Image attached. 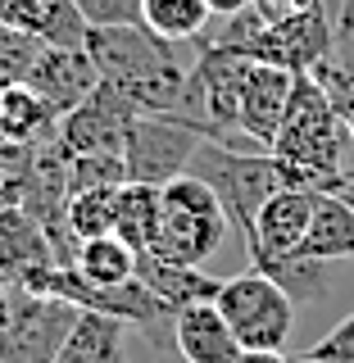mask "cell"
Wrapping results in <instances>:
<instances>
[{"instance_id":"cell-1","label":"cell","mask_w":354,"mask_h":363,"mask_svg":"<svg viewBox=\"0 0 354 363\" xmlns=\"http://www.w3.org/2000/svg\"><path fill=\"white\" fill-rule=\"evenodd\" d=\"M87 55L96 60L100 82H109L128 105H136L141 113H177L191 64H196V41L155 37L145 23L91 28Z\"/></svg>"},{"instance_id":"cell-2","label":"cell","mask_w":354,"mask_h":363,"mask_svg":"<svg viewBox=\"0 0 354 363\" xmlns=\"http://www.w3.org/2000/svg\"><path fill=\"white\" fill-rule=\"evenodd\" d=\"M350 141L354 136L336 118L323 82L314 73H295L287 118H282V132L268 150L282 168V182L300 191H341V182L350 177L345 168Z\"/></svg>"},{"instance_id":"cell-3","label":"cell","mask_w":354,"mask_h":363,"mask_svg":"<svg viewBox=\"0 0 354 363\" xmlns=\"http://www.w3.org/2000/svg\"><path fill=\"white\" fill-rule=\"evenodd\" d=\"M187 173L209 182V191L219 196L232 232L241 236V245L250 241V232H255V213L264 209V200L287 186L277 159H272L268 150H232V145L209 141V136L196 145Z\"/></svg>"},{"instance_id":"cell-4","label":"cell","mask_w":354,"mask_h":363,"mask_svg":"<svg viewBox=\"0 0 354 363\" xmlns=\"http://www.w3.org/2000/svg\"><path fill=\"white\" fill-rule=\"evenodd\" d=\"M232 232L219 196L209 191V182L182 173L168 186H159V232L150 255L173 259V264L200 268L204 259H214Z\"/></svg>"},{"instance_id":"cell-5","label":"cell","mask_w":354,"mask_h":363,"mask_svg":"<svg viewBox=\"0 0 354 363\" xmlns=\"http://www.w3.org/2000/svg\"><path fill=\"white\" fill-rule=\"evenodd\" d=\"M214 304L236 332L241 350H287L295 332V300L259 268L227 277Z\"/></svg>"},{"instance_id":"cell-6","label":"cell","mask_w":354,"mask_h":363,"mask_svg":"<svg viewBox=\"0 0 354 363\" xmlns=\"http://www.w3.org/2000/svg\"><path fill=\"white\" fill-rule=\"evenodd\" d=\"M204 141L200 128H191L177 113H141L128 132L123 145V164H128V182H145V186H168L191 168V155Z\"/></svg>"},{"instance_id":"cell-7","label":"cell","mask_w":354,"mask_h":363,"mask_svg":"<svg viewBox=\"0 0 354 363\" xmlns=\"http://www.w3.org/2000/svg\"><path fill=\"white\" fill-rule=\"evenodd\" d=\"M87 309L55 295H32L14 291V318L0 332V363H55L60 345L77 327V318Z\"/></svg>"},{"instance_id":"cell-8","label":"cell","mask_w":354,"mask_h":363,"mask_svg":"<svg viewBox=\"0 0 354 363\" xmlns=\"http://www.w3.org/2000/svg\"><path fill=\"white\" fill-rule=\"evenodd\" d=\"M323 191H300V186H282L277 196L264 200V209L255 213V232L245 241V255H250V268L268 272L277 264L300 255V241L309 232V218H314V204Z\"/></svg>"},{"instance_id":"cell-9","label":"cell","mask_w":354,"mask_h":363,"mask_svg":"<svg viewBox=\"0 0 354 363\" xmlns=\"http://www.w3.org/2000/svg\"><path fill=\"white\" fill-rule=\"evenodd\" d=\"M136 118L141 109L128 105L109 82H100L82 105L60 118V145L68 155H123Z\"/></svg>"},{"instance_id":"cell-10","label":"cell","mask_w":354,"mask_h":363,"mask_svg":"<svg viewBox=\"0 0 354 363\" xmlns=\"http://www.w3.org/2000/svg\"><path fill=\"white\" fill-rule=\"evenodd\" d=\"M327 55H332V14L323 5L287 14V18H272L259 32V41L250 45V60L277 64L287 73H314Z\"/></svg>"},{"instance_id":"cell-11","label":"cell","mask_w":354,"mask_h":363,"mask_svg":"<svg viewBox=\"0 0 354 363\" xmlns=\"http://www.w3.org/2000/svg\"><path fill=\"white\" fill-rule=\"evenodd\" d=\"M50 268H60V255L45 227L23 204L0 200V281H9L14 291H32Z\"/></svg>"},{"instance_id":"cell-12","label":"cell","mask_w":354,"mask_h":363,"mask_svg":"<svg viewBox=\"0 0 354 363\" xmlns=\"http://www.w3.org/2000/svg\"><path fill=\"white\" fill-rule=\"evenodd\" d=\"M291 86H295V73L250 60V73L241 86V136L255 150H272L282 118H287V105H291Z\"/></svg>"},{"instance_id":"cell-13","label":"cell","mask_w":354,"mask_h":363,"mask_svg":"<svg viewBox=\"0 0 354 363\" xmlns=\"http://www.w3.org/2000/svg\"><path fill=\"white\" fill-rule=\"evenodd\" d=\"M28 86L45 105H55V113L64 118L68 109H77L100 86V73H96V60L87 55V45H45Z\"/></svg>"},{"instance_id":"cell-14","label":"cell","mask_w":354,"mask_h":363,"mask_svg":"<svg viewBox=\"0 0 354 363\" xmlns=\"http://www.w3.org/2000/svg\"><path fill=\"white\" fill-rule=\"evenodd\" d=\"M173 350L187 363H236L241 359V340L219 313V304H191L173 318Z\"/></svg>"},{"instance_id":"cell-15","label":"cell","mask_w":354,"mask_h":363,"mask_svg":"<svg viewBox=\"0 0 354 363\" xmlns=\"http://www.w3.org/2000/svg\"><path fill=\"white\" fill-rule=\"evenodd\" d=\"M136 281L155 295L164 309H191V304H209L219 300V277H209L204 268H187V264H173V259H159V255H136Z\"/></svg>"},{"instance_id":"cell-16","label":"cell","mask_w":354,"mask_h":363,"mask_svg":"<svg viewBox=\"0 0 354 363\" xmlns=\"http://www.w3.org/2000/svg\"><path fill=\"white\" fill-rule=\"evenodd\" d=\"M0 23L23 28L45 45H87V18L73 0H0Z\"/></svg>"},{"instance_id":"cell-17","label":"cell","mask_w":354,"mask_h":363,"mask_svg":"<svg viewBox=\"0 0 354 363\" xmlns=\"http://www.w3.org/2000/svg\"><path fill=\"white\" fill-rule=\"evenodd\" d=\"M295 259H318V264H341V259H354V204L341 200L336 191H323L314 204L309 232L300 241V255Z\"/></svg>"},{"instance_id":"cell-18","label":"cell","mask_w":354,"mask_h":363,"mask_svg":"<svg viewBox=\"0 0 354 363\" xmlns=\"http://www.w3.org/2000/svg\"><path fill=\"white\" fill-rule=\"evenodd\" d=\"M0 141H18V145L60 141V113L32 86H5L0 91Z\"/></svg>"},{"instance_id":"cell-19","label":"cell","mask_w":354,"mask_h":363,"mask_svg":"<svg viewBox=\"0 0 354 363\" xmlns=\"http://www.w3.org/2000/svg\"><path fill=\"white\" fill-rule=\"evenodd\" d=\"M123 332H128V327H123L118 318L82 313L77 327L68 332V340L60 345L55 363H118L123 359Z\"/></svg>"},{"instance_id":"cell-20","label":"cell","mask_w":354,"mask_h":363,"mask_svg":"<svg viewBox=\"0 0 354 363\" xmlns=\"http://www.w3.org/2000/svg\"><path fill=\"white\" fill-rule=\"evenodd\" d=\"M73 272L91 286H123L136 277V250L123 236H96V241H77Z\"/></svg>"},{"instance_id":"cell-21","label":"cell","mask_w":354,"mask_h":363,"mask_svg":"<svg viewBox=\"0 0 354 363\" xmlns=\"http://www.w3.org/2000/svg\"><path fill=\"white\" fill-rule=\"evenodd\" d=\"M159 232V186H145V182H123L118 186V223H114V236H123L136 255L155 245Z\"/></svg>"},{"instance_id":"cell-22","label":"cell","mask_w":354,"mask_h":363,"mask_svg":"<svg viewBox=\"0 0 354 363\" xmlns=\"http://www.w3.org/2000/svg\"><path fill=\"white\" fill-rule=\"evenodd\" d=\"M141 23L168 41H200L214 23L209 0H141Z\"/></svg>"},{"instance_id":"cell-23","label":"cell","mask_w":354,"mask_h":363,"mask_svg":"<svg viewBox=\"0 0 354 363\" xmlns=\"http://www.w3.org/2000/svg\"><path fill=\"white\" fill-rule=\"evenodd\" d=\"M114 223H118V186H87L68 196V232H73V241L114 236Z\"/></svg>"},{"instance_id":"cell-24","label":"cell","mask_w":354,"mask_h":363,"mask_svg":"<svg viewBox=\"0 0 354 363\" xmlns=\"http://www.w3.org/2000/svg\"><path fill=\"white\" fill-rule=\"evenodd\" d=\"M41 50H45L41 37L0 23V91H5V86H28V77H32V68H37Z\"/></svg>"},{"instance_id":"cell-25","label":"cell","mask_w":354,"mask_h":363,"mask_svg":"<svg viewBox=\"0 0 354 363\" xmlns=\"http://www.w3.org/2000/svg\"><path fill=\"white\" fill-rule=\"evenodd\" d=\"M268 277L277 281L295 304H309L327 291V264H318V259H287V264L268 268Z\"/></svg>"},{"instance_id":"cell-26","label":"cell","mask_w":354,"mask_h":363,"mask_svg":"<svg viewBox=\"0 0 354 363\" xmlns=\"http://www.w3.org/2000/svg\"><path fill=\"white\" fill-rule=\"evenodd\" d=\"M128 182V164L123 155H73L68 164V186L87 191V186H123Z\"/></svg>"},{"instance_id":"cell-27","label":"cell","mask_w":354,"mask_h":363,"mask_svg":"<svg viewBox=\"0 0 354 363\" xmlns=\"http://www.w3.org/2000/svg\"><path fill=\"white\" fill-rule=\"evenodd\" d=\"M87 28H132L141 23V0H73Z\"/></svg>"},{"instance_id":"cell-28","label":"cell","mask_w":354,"mask_h":363,"mask_svg":"<svg viewBox=\"0 0 354 363\" xmlns=\"http://www.w3.org/2000/svg\"><path fill=\"white\" fill-rule=\"evenodd\" d=\"M309 359L318 363H354V313H345L341 323L309 350Z\"/></svg>"},{"instance_id":"cell-29","label":"cell","mask_w":354,"mask_h":363,"mask_svg":"<svg viewBox=\"0 0 354 363\" xmlns=\"http://www.w3.org/2000/svg\"><path fill=\"white\" fill-rule=\"evenodd\" d=\"M259 9L268 14V23L272 18H287V14H300V9H314V5H323V0H255Z\"/></svg>"},{"instance_id":"cell-30","label":"cell","mask_w":354,"mask_h":363,"mask_svg":"<svg viewBox=\"0 0 354 363\" xmlns=\"http://www.w3.org/2000/svg\"><path fill=\"white\" fill-rule=\"evenodd\" d=\"M236 363H318L309 354H300V359H291L287 350H241V359Z\"/></svg>"},{"instance_id":"cell-31","label":"cell","mask_w":354,"mask_h":363,"mask_svg":"<svg viewBox=\"0 0 354 363\" xmlns=\"http://www.w3.org/2000/svg\"><path fill=\"white\" fill-rule=\"evenodd\" d=\"M9 318H14V286H9V281H0V332L9 327Z\"/></svg>"},{"instance_id":"cell-32","label":"cell","mask_w":354,"mask_h":363,"mask_svg":"<svg viewBox=\"0 0 354 363\" xmlns=\"http://www.w3.org/2000/svg\"><path fill=\"white\" fill-rule=\"evenodd\" d=\"M209 5H214V14H236V9L255 5V0H209Z\"/></svg>"},{"instance_id":"cell-33","label":"cell","mask_w":354,"mask_h":363,"mask_svg":"<svg viewBox=\"0 0 354 363\" xmlns=\"http://www.w3.org/2000/svg\"><path fill=\"white\" fill-rule=\"evenodd\" d=\"M336 196H341V200H350V204H354V173H350L345 182H341V191H336Z\"/></svg>"},{"instance_id":"cell-34","label":"cell","mask_w":354,"mask_h":363,"mask_svg":"<svg viewBox=\"0 0 354 363\" xmlns=\"http://www.w3.org/2000/svg\"><path fill=\"white\" fill-rule=\"evenodd\" d=\"M0 191H5V168H0Z\"/></svg>"},{"instance_id":"cell-35","label":"cell","mask_w":354,"mask_h":363,"mask_svg":"<svg viewBox=\"0 0 354 363\" xmlns=\"http://www.w3.org/2000/svg\"><path fill=\"white\" fill-rule=\"evenodd\" d=\"M118 363H128V359H118Z\"/></svg>"}]
</instances>
